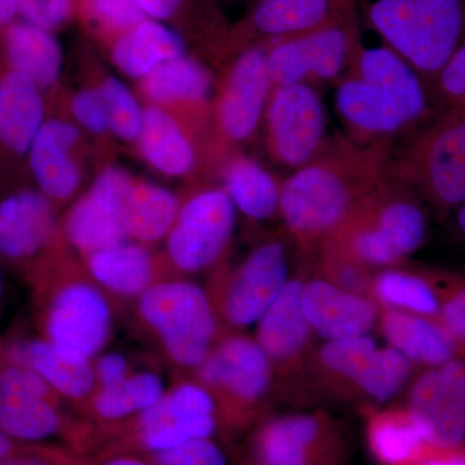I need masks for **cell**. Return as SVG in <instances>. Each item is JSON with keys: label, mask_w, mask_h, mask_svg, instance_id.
Returning a JSON list of instances; mask_svg holds the SVG:
<instances>
[{"label": "cell", "mask_w": 465, "mask_h": 465, "mask_svg": "<svg viewBox=\"0 0 465 465\" xmlns=\"http://www.w3.org/2000/svg\"><path fill=\"white\" fill-rule=\"evenodd\" d=\"M390 145L327 137L313 161L282 182L280 215L293 240L320 247L390 173Z\"/></svg>", "instance_id": "obj_1"}, {"label": "cell", "mask_w": 465, "mask_h": 465, "mask_svg": "<svg viewBox=\"0 0 465 465\" xmlns=\"http://www.w3.org/2000/svg\"><path fill=\"white\" fill-rule=\"evenodd\" d=\"M428 213L420 195L388 173L322 242L369 269L394 268L423 246Z\"/></svg>", "instance_id": "obj_2"}, {"label": "cell", "mask_w": 465, "mask_h": 465, "mask_svg": "<svg viewBox=\"0 0 465 465\" xmlns=\"http://www.w3.org/2000/svg\"><path fill=\"white\" fill-rule=\"evenodd\" d=\"M367 16L428 88L464 43L465 0H374Z\"/></svg>", "instance_id": "obj_3"}, {"label": "cell", "mask_w": 465, "mask_h": 465, "mask_svg": "<svg viewBox=\"0 0 465 465\" xmlns=\"http://www.w3.org/2000/svg\"><path fill=\"white\" fill-rule=\"evenodd\" d=\"M390 174L440 213L465 202V114L445 110L391 159Z\"/></svg>", "instance_id": "obj_4"}, {"label": "cell", "mask_w": 465, "mask_h": 465, "mask_svg": "<svg viewBox=\"0 0 465 465\" xmlns=\"http://www.w3.org/2000/svg\"><path fill=\"white\" fill-rule=\"evenodd\" d=\"M140 317L174 363L197 369L217 341L215 305L191 281L155 282L137 299Z\"/></svg>", "instance_id": "obj_5"}, {"label": "cell", "mask_w": 465, "mask_h": 465, "mask_svg": "<svg viewBox=\"0 0 465 465\" xmlns=\"http://www.w3.org/2000/svg\"><path fill=\"white\" fill-rule=\"evenodd\" d=\"M348 14L311 32L269 43L266 66L273 87L339 78L358 45Z\"/></svg>", "instance_id": "obj_6"}, {"label": "cell", "mask_w": 465, "mask_h": 465, "mask_svg": "<svg viewBox=\"0 0 465 465\" xmlns=\"http://www.w3.org/2000/svg\"><path fill=\"white\" fill-rule=\"evenodd\" d=\"M195 370L198 381L235 419L268 396L275 375L273 362L256 339L241 333L217 341Z\"/></svg>", "instance_id": "obj_7"}, {"label": "cell", "mask_w": 465, "mask_h": 465, "mask_svg": "<svg viewBox=\"0 0 465 465\" xmlns=\"http://www.w3.org/2000/svg\"><path fill=\"white\" fill-rule=\"evenodd\" d=\"M264 115L269 150L283 166L304 167L326 142V112L313 85L274 87Z\"/></svg>", "instance_id": "obj_8"}, {"label": "cell", "mask_w": 465, "mask_h": 465, "mask_svg": "<svg viewBox=\"0 0 465 465\" xmlns=\"http://www.w3.org/2000/svg\"><path fill=\"white\" fill-rule=\"evenodd\" d=\"M235 211L224 189L202 192L180 207L166 237L173 265L185 273H197L215 264L231 241Z\"/></svg>", "instance_id": "obj_9"}, {"label": "cell", "mask_w": 465, "mask_h": 465, "mask_svg": "<svg viewBox=\"0 0 465 465\" xmlns=\"http://www.w3.org/2000/svg\"><path fill=\"white\" fill-rule=\"evenodd\" d=\"M406 409L430 448H464L465 360L425 369L410 388Z\"/></svg>", "instance_id": "obj_10"}, {"label": "cell", "mask_w": 465, "mask_h": 465, "mask_svg": "<svg viewBox=\"0 0 465 465\" xmlns=\"http://www.w3.org/2000/svg\"><path fill=\"white\" fill-rule=\"evenodd\" d=\"M112 330V307L96 283L72 281L52 298L45 339L56 347L94 360L108 344Z\"/></svg>", "instance_id": "obj_11"}, {"label": "cell", "mask_w": 465, "mask_h": 465, "mask_svg": "<svg viewBox=\"0 0 465 465\" xmlns=\"http://www.w3.org/2000/svg\"><path fill=\"white\" fill-rule=\"evenodd\" d=\"M290 280L283 242L260 244L226 282L220 298V313L234 329L253 326L282 293Z\"/></svg>", "instance_id": "obj_12"}, {"label": "cell", "mask_w": 465, "mask_h": 465, "mask_svg": "<svg viewBox=\"0 0 465 465\" xmlns=\"http://www.w3.org/2000/svg\"><path fill=\"white\" fill-rule=\"evenodd\" d=\"M253 458L256 465H336L341 459V437L324 415L277 416L255 434Z\"/></svg>", "instance_id": "obj_13"}, {"label": "cell", "mask_w": 465, "mask_h": 465, "mask_svg": "<svg viewBox=\"0 0 465 465\" xmlns=\"http://www.w3.org/2000/svg\"><path fill=\"white\" fill-rule=\"evenodd\" d=\"M50 385L23 365L0 371V430L9 439L42 442L63 430V419L51 401Z\"/></svg>", "instance_id": "obj_14"}, {"label": "cell", "mask_w": 465, "mask_h": 465, "mask_svg": "<svg viewBox=\"0 0 465 465\" xmlns=\"http://www.w3.org/2000/svg\"><path fill=\"white\" fill-rule=\"evenodd\" d=\"M131 185L128 174L116 168H106L99 174L66 217V235L75 249L90 255L127 241L124 204Z\"/></svg>", "instance_id": "obj_15"}, {"label": "cell", "mask_w": 465, "mask_h": 465, "mask_svg": "<svg viewBox=\"0 0 465 465\" xmlns=\"http://www.w3.org/2000/svg\"><path fill=\"white\" fill-rule=\"evenodd\" d=\"M268 47L246 48L232 64L219 103V124L232 142H244L255 134L273 91L268 66Z\"/></svg>", "instance_id": "obj_16"}, {"label": "cell", "mask_w": 465, "mask_h": 465, "mask_svg": "<svg viewBox=\"0 0 465 465\" xmlns=\"http://www.w3.org/2000/svg\"><path fill=\"white\" fill-rule=\"evenodd\" d=\"M302 304L314 335L324 341L370 335L381 311L371 296L342 290L322 275L304 281Z\"/></svg>", "instance_id": "obj_17"}, {"label": "cell", "mask_w": 465, "mask_h": 465, "mask_svg": "<svg viewBox=\"0 0 465 465\" xmlns=\"http://www.w3.org/2000/svg\"><path fill=\"white\" fill-rule=\"evenodd\" d=\"M304 280L291 278L264 316L256 323V341L273 362L275 372L298 374L311 366L313 330L302 304Z\"/></svg>", "instance_id": "obj_18"}, {"label": "cell", "mask_w": 465, "mask_h": 465, "mask_svg": "<svg viewBox=\"0 0 465 465\" xmlns=\"http://www.w3.org/2000/svg\"><path fill=\"white\" fill-rule=\"evenodd\" d=\"M336 108L354 142L388 145V139L415 125L405 108L374 82L349 74L336 90Z\"/></svg>", "instance_id": "obj_19"}, {"label": "cell", "mask_w": 465, "mask_h": 465, "mask_svg": "<svg viewBox=\"0 0 465 465\" xmlns=\"http://www.w3.org/2000/svg\"><path fill=\"white\" fill-rule=\"evenodd\" d=\"M349 74L374 82L405 108L415 124L430 116L432 94L430 88L414 67L391 50L384 47H363L358 42L351 64Z\"/></svg>", "instance_id": "obj_20"}, {"label": "cell", "mask_w": 465, "mask_h": 465, "mask_svg": "<svg viewBox=\"0 0 465 465\" xmlns=\"http://www.w3.org/2000/svg\"><path fill=\"white\" fill-rule=\"evenodd\" d=\"M378 326L388 345L414 366L432 369L461 357L464 351L434 318L381 308Z\"/></svg>", "instance_id": "obj_21"}, {"label": "cell", "mask_w": 465, "mask_h": 465, "mask_svg": "<svg viewBox=\"0 0 465 465\" xmlns=\"http://www.w3.org/2000/svg\"><path fill=\"white\" fill-rule=\"evenodd\" d=\"M74 124L50 121L42 125L30 146V167L43 194L66 200L81 183V171L70 152L78 143Z\"/></svg>", "instance_id": "obj_22"}, {"label": "cell", "mask_w": 465, "mask_h": 465, "mask_svg": "<svg viewBox=\"0 0 465 465\" xmlns=\"http://www.w3.org/2000/svg\"><path fill=\"white\" fill-rule=\"evenodd\" d=\"M54 211L42 192L24 191L0 203V253L9 259L35 255L51 238Z\"/></svg>", "instance_id": "obj_23"}, {"label": "cell", "mask_w": 465, "mask_h": 465, "mask_svg": "<svg viewBox=\"0 0 465 465\" xmlns=\"http://www.w3.org/2000/svg\"><path fill=\"white\" fill-rule=\"evenodd\" d=\"M15 363L34 370L52 391L69 400H84L97 390L92 360L69 353L47 341H33L12 351Z\"/></svg>", "instance_id": "obj_24"}, {"label": "cell", "mask_w": 465, "mask_h": 465, "mask_svg": "<svg viewBox=\"0 0 465 465\" xmlns=\"http://www.w3.org/2000/svg\"><path fill=\"white\" fill-rule=\"evenodd\" d=\"M351 0H258L251 14L256 34L277 42L344 16Z\"/></svg>", "instance_id": "obj_25"}, {"label": "cell", "mask_w": 465, "mask_h": 465, "mask_svg": "<svg viewBox=\"0 0 465 465\" xmlns=\"http://www.w3.org/2000/svg\"><path fill=\"white\" fill-rule=\"evenodd\" d=\"M92 280L119 298H136L155 283L154 262L145 247L127 241L87 255Z\"/></svg>", "instance_id": "obj_26"}, {"label": "cell", "mask_w": 465, "mask_h": 465, "mask_svg": "<svg viewBox=\"0 0 465 465\" xmlns=\"http://www.w3.org/2000/svg\"><path fill=\"white\" fill-rule=\"evenodd\" d=\"M45 105L39 88L16 72L0 81V143L17 154L29 152L41 130Z\"/></svg>", "instance_id": "obj_27"}, {"label": "cell", "mask_w": 465, "mask_h": 465, "mask_svg": "<svg viewBox=\"0 0 465 465\" xmlns=\"http://www.w3.org/2000/svg\"><path fill=\"white\" fill-rule=\"evenodd\" d=\"M182 36L157 20H143L122 34L113 47V61L131 78H145L167 61L183 57Z\"/></svg>", "instance_id": "obj_28"}, {"label": "cell", "mask_w": 465, "mask_h": 465, "mask_svg": "<svg viewBox=\"0 0 465 465\" xmlns=\"http://www.w3.org/2000/svg\"><path fill=\"white\" fill-rule=\"evenodd\" d=\"M5 48L14 72L36 87H50L60 76L63 50L48 30L26 21H15L5 30Z\"/></svg>", "instance_id": "obj_29"}, {"label": "cell", "mask_w": 465, "mask_h": 465, "mask_svg": "<svg viewBox=\"0 0 465 465\" xmlns=\"http://www.w3.org/2000/svg\"><path fill=\"white\" fill-rule=\"evenodd\" d=\"M366 436L381 465H414L430 449L406 407L370 415Z\"/></svg>", "instance_id": "obj_30"}, {"label": "cell", "mask_w": 465, "mask_h": 465, "mask_svg": "<svg viewBox=\"0 0 465 465\" xmlns=\"http://www.w3.org/2000/svg\"><path fill=\"white\" fill-rule=\"evenodd\" d=\"M140 148L153 167L168 176H183L195 164V152L173 116L158 106L143 110Z\"/></svg>", "instance_id": "obj_31"}, {"label": "cell", "mask_w": 465, "mask_h": 465, "mask_svg": "<svg viewBox=\"0 0 465 465\" xmlns=\"http://www.w3.org/2000/svg\"><path fill=\"white\" fill-rule=\"evenodd\" d=\"M176 195L162 186L134 183L125 194L124 224L128 237L153 243L167 237L179 215Z\"/></svg>", "instance_id": "obj_32"}, {"label": "cell", "mask_w": 465, "mask_h": 465, "mask_svg": "<svg viewBox=\"0 0 465 465\" xmlns=\"http://www.w3.org/2000/svg\"><path fill=\"white\" fill-rule=\"evenodd\" d=\"M226 194L243 215L268 220L280 213L282 183L247 158H237L225 173Z\"/></svg>", "instance_id": "obj_33"}, {"label": "cell", "mask_w": 465, "mask_h": 465, "mask_svg": "<svg viewBox=\"0 0 465 465\" xmlns=\"http://www.w3.org/2000/svg\"><path fill=\"white\" fill-rule=\"evenodd\" d=\"M378 348L371 335L324 341L312 357V370L329 390L351 393Z\"/></svg>", "instance_id": "obj_34"}, {"label": "cell", "mask_w": 465, "mask_h": 465, "mask_svg": "<svg viewBox=\"0 0 465 465\" xmlns=\"http://www.w3.org/2000/svg\"><path fill=\"white\" fill-rule=\"evenodd\" d=\"M442 292L424 275L397 268L375 272L371 296L381 308L439 318Z\"/></svg>", "instance_id": "obj_35"}, {"label": "cell", "mask_w": 465, "mask_h": 465, "mask_svg": "<svg viewBox=\"0 0 465 465\" xmlns=\"http://www.w3.org/2000/svg\"><path fill=\"white\" fill-rule=\"evenodd\" d=\"M163 379L155 372H133L124 381L106 390H97L92 411L108 423L137 418L166 393Z\"/></svg>", "instance_id": "obj_36"}, {"label": "cell", "mask_w": 465, "mask_h": 465, "mask_svg": "<svg viewBox=\"0 0 465 465\" xmlns=\"http://www.w3.org/2000/svg\"><path fill=\"white\" fill-rule=\"evenodd\" d=\"M210 90L206 67L185 56L167 61L143 78V92L157 104L203 103Z\"/></svg>", "instance_id": "obj_37"}, {"label": "cell", "mask_w": 465, "mask_h": 465, "mask_svg": "<svg viewBox=\"0 0 465 465\" xmlns=\"http://www.w3.org/2000/svg\"><path fill=\"white\" fill-rule=\"evenodd\" d=\"M219 414L213 391L200 381H183L167 390L162 399L134 418L133 433L170 421Z\"/></svg>", "instance_id": "obj_38"}, {"label": "cell", "mask_w": 465, "mask_h": 465, "mask_svg": "<svg viewBox=\"0 0 465 465\" xmlns=\"http://www.w3.org/2000/svg\"><path fill=\"white\" fill-rule=\"evenodd\" d=\"M414 365L396 349L378 348L351 393L371 403L390 402L411 379Z\"/></svg>", "instance_id": "obj_39"}, {"label": "cell", "mask_w": 465, "mask_h": 465, "mask_svg": "<svg viewBox=\"0 0 465 465\" xmlns=\"http://www.w3.org/2000/svg\"><path fill=\"white\" fill-rule=\"evenodd\" d=\"M219 428L217 415L170 421L133 433L134 446L149 455L201 439H213Z\"/></svg>", "instance_id": "obj_40"}, {"label": "cell", "mask_w": 465, "mask_h": 465, "mask_svg": "<svg viewBox=\"0 0 465 465\" xmlns=\"http://www.w3.org/2000/svg\"><path fill=\"white\" fill-rule=\"evenodd\" d=\"M100 94L105 105L109 130L127 142L139 139L143 112L127 85L112 76L101 85Z\"/></svg>", "instance_id": "obj_41"}, {"label": "cell", "mask_w": 465, "mask_h": 465, "mask_svg": "<svg viewBox=\"0 0 465 465\" xmlns=\"http://www.w3.org/2000/svg\"><path fill=\"white\" fill-rule=\"evenodd\" d=\"M320 251L321 272L323 278L342 290L371 296V283L375 272L332 251Z\"/></svg>", "instance_id": "obj_42"}, {"label": "cell", "mask_w": 465, "mask_h": 465, "mask_svg": "<svg viewBox=\"0 0 465 465\" xmlns=\"http://www.w3.org/2000/svg\"><path fill=\"white\" fill-rule=\"evenodd\" d=\"M430 91L445 110L465 114V42L440 69Z\"/></svg>", "instance_id": "obj_43"}, {"label": "cell", "mask_w": 465, "mask_h": 465, "mask_svg": "<svg viewBox=\"0 0 465 465\" xmlns=\"http://www.w3.org/2000/svg\"><path fill=\"white\" fill-rule=\"evenodd\" d=\"M92 20L105 29L125 33L146 20L137 0H84Z\"/></svg>", "instance_id": "obj_44"}, {"label": "cell", "mask_w": 465, "mask_h": 465, "mask_svg": "<svg viewBox=\"0 0 465 465\" xmlns=\"http://www.w3.org/2000/svg\"><path fill=\"white\" fill-rule=\"evenodd\" d=\"M149 459L157 465H229L224 450L213 439L191 440Z\"/></svg>", "instance_id": "obj_45"}, {"label": "cell", "mask_w": 465, "mask_h": 465, "mask_svg": "<svg viewBox=\"0 0 465 465\" xmlns=\"http://www.w3.org/2000/svg\"><path fill=\"white\" fill-rule=\"evenodd\" d=\"M17 11L26 23L51 32L70 20L73 0H17Z\"/></svg>", "instance_id": "obj_46"}, {"label": "cell", "mask_w": 465, "mask_h": 465, "mask_svg": "<svg viewBox=\"0 0 465 465\" xmlns=\"http://www.w3.org/2000/svg\"><path fill=\"white\" fill-rule=\"evenodd\" d=\"M73 115L91 134H104L109 130L105 105L100 90H82L72 103Z\"/></svg>", "instance_id": "obj_47"}, {"label": "cell", "mask_w": 465, "mask_h": 465, "mask_svg": "<svg viewBox=\"0 0 465 465\" xmlns=\"http://www.w3.org/2000/svg\"><path fill=\"white\" fill-rule=\"evenodd\" d=\"M437 321L465 351V282L443 293Z\"/></svg>", "instance_id": "obj_48"}, {"label": "cell", "mask_w": 465, "mask_h": 465, "mask_svg": "<svg viewBox=\"0 0 465 465\" xmlns=\"http://www.w3.org/2000/svg\"><path fill=\"white\" fill-rule=\"evenodd\" d=\"M92 365L97 390L114 387L133 374L130 361L121 351H101L92 360Z\"/></svg>", "instance_id": "obj_49"}, {"label": "cell", "mask_w": 465, "mask_h": 465, "mask_svg": "<svg viewBox=\"0 0 465 465\" xmlns=\"http://www.w3.org/2000/svg\"><path fill=\"white\" fill-rule=\"evenodd\" d=\"M414 465H465V446L458 449L430 448Z\"/></svg>", "instance_id": "obj_50"}, {"label": "cell", "mask_w": 465, "mask_h": 465, "mask_svg": "<svg viewBox=\"0 0 465 465\" xmlns=\"http://www.w3.org/2000/svg\"><path fill=\"white\" fill-rule=\"evenodd\" d=\"M146 17L153 20H166L180 7L182 0H137Z\"/></svg>", "instance_id": "obj_51"}, {"label": "cell", "mask_w": 465, "mask_h": 465, "mask_svg": "<svg viewBox=\"0 0 465 465\" xmlns=\"http://www.w3.org/2000/svg\"><path fill=\"white\" fill-rule=\"evenodd\" d=\"M18 14L17 0H0V30H5Z\"/></svg>", "instance_id": "obj_52"}, {"label": "cell", "mask_w": 465, "mask_h": 465, "mask_svg": "<svg viewBox=\"0 0 465 465\" xmlns=\"http://www.w3.org/2000/svg\"><path fill=\"white\" fill-rule=\"evenodd\" d=\"M101 465H157L150 459L133 457V455H115Z\"/></svg>", "instance_id": "obj_53"}, {"label": "cell", "mask_w": 465, "mask_h": 465, "mask_svg": "<svg viewBox=\"0 0 465 465\" xmlns=\"http://www.w3.org/2000/svg\"><path fill=\"white\" fill-rule=\"evenodd\" d=\"M0 465H48L45 461L38 460V459L33 458H15L7 459L0 461Z\"/></svg>", "instance_id": "obj_54"}, {"label": "cell", "mask_w": 465, "mask_h": 465, "mask_svg": "<svg viewBox=\"0 0 465 465\" xmlns=\"http://www.w3.org/2000/svg\"><path fill=\"white\" fill-rule=\"evenodd\" d=\"M12 450V440L0 430V461L8 457Z\"/></svg>", "instance_id": "obj_55"}, {"label": "cell", "mask_w": 465, "mask_h": 465, "mask_svg": "<svg viewBox=\"0 0 465 465\" xmlns=\"http://www.w3.org/2000/svg\"><path fill=\"white\" fill-rule=\"evenodd\" d=\"M457 226L459 232L465 237V202L457 210Z\"/></svg>", "instance_id": "obj_56"}, {"label": "cell", "mask_w": 465, "mask_h": 465, "mask_svg": "<svg viewBox=\"0 0 465 465\" xmlns=\"http://www.w3.org/2000/svg\"><path fill=\"white\" fill-rule=\"evenodd\" d=\"M3 291H5V282H3V275L0 272V296H2Z\"/></svg>", "instance_id": "obj_57"}]
</instances>
